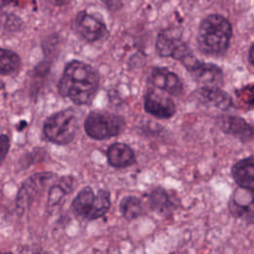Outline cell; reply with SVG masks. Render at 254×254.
<instances>
[{"mask_svg": "<svg viewBox=\"0 0 254 254\" xmlns=\"http://www.w3.org/2000/svg\"><path fill=\"white\" fill-rule=\"evenodd\" d=\"M29 254H48L47 252H44V251H42V250H36V251H32L31 253H29Z\"/></svg>", "mask_w": 254, "mask_h": 254, "instance_id": "obj_25", "label": "cell"}, {"mask_svg": "<svg viewBox=\"0 0 254 254\" xmlns=\"http://www.w3.org/2000/svg\"><path fill=\"white\" fill-rule=\"evenodd\" d=\"M10 149V138L6 134L0 135V164L8 155Z\"/></svg>", "mask_w": 254, "mask_h": 254, "instance_id": "obj_21", "label": "cell"}, {"mask_svg": "<svg viewBox=\"0 0 254 254\" xmlns=\"http://www.w3.org/2000/svg\"><path fill=\"white\" fill-rule=\"evenodd\" d=\"M228 208L232 216L254 223V191L238 187L230 196Z\"/></svg>", "mask_w": 254, "mask_h": 254, "instance_id": "obj_10", "label": "cell"}, {"mask_svg": "<svg viewBox=\"0 0 254 254\" xmlns=\"http://www.w3.org/2000/svg\"><path fill=\"white\" fill-rule=\"evenodd\" d=\"M149 81L154 87L174 96L179 95L183 90L180 77L167 67H154L151 71Z\"/></svg>", "mask_w": 254, "mask_h": 254, "instance_id": "obj_12", "label": "cell"}, {"mask_svg": "<svg viewBox=\"0 0 254 254\" xmlns=\"http://www.w3.org/2000/svg\"><path fill=\"white\" fill-rule=\"evenodd\" d=\"M58 177L54 173H37L28 178L20 188L17 197L16 206L20 212H23L36 197V195L44 190L48 183L57 180Z\"/></svg>", "mask_w": 254, "mask_h": 254, "instance_id": "obj_9", "label": "cell"}, {"mask_svg": "<svg viewBox=\"0 0 254 254\" xmlns=\"http://www.w3.org/2000/svg\"><path fill=\"white\" fill-rule=\"evenodd\" d=\"M73 178L65 176L58 179L57 182L51 187L48 194V207L53 208L57 206L62 198L68 193L72 189Z\"/></svg>", "mask_w": 254, "mask_h": 254, "instance_id": "obj_17", "label": "cell"}, {"mask_svg": "<svg viewBox=\"0 0 254 254\" xmlns=\"http://www.w3.org/2000/svg\"><path fill=\"white\" fill-rule=\"evenodd\" d=\"M150 207L157 214H168L171 212L173 203L169 193L162 188L154 189L149 195Z\"/></svg>", "mask_w": 254, "mask_h": 254, "instance_id": "obj_18", "label": "cell"}, {"mask_svg": "<svg viewBox=\"0 0 254 254\" xmlns=\"http://www.w3.org/2000/svg\"><path fill=\"white\" fill-rule=\"evenodd\" d=\"M99 88L98 72L88 64L73 60L67 63L59 80L58 91L75 105H88Z\"/></svg>", "mask_w": 254, "mask_h": 254, "instance_id": "obj_1", "label": "cell"}, {"mask_svg": "<svg viewBox=\"0 0 254 254\" xmlns=\"http://www.w3.org/2000/svg\"><path fill=\"white\" fill-rule=\"evenodd\" d=\"M71 27L78 37L88 43L101 41L109 34L105 23L86 11H79L75 15Z\"/></svg>", "mask_w": 254, "mask_h": 254, "instance_id": "obj_6", "label": "cell"}, {"mask_svg": "<svg viewBox=\"0 0 254 254\" xmlns=\"http://www.w3.org/2000/svg\"><path fill=\"white\" fill-rule=\"evenodd\" d=\"M119 209L127 220H133L143 213L142 202L134 195L124 196L119 203Z\"/></svg>", "mask_w": 254, "mask_h": 254, "instance_id": "obj_20", "label": "cell"}, {"mask_svg": "<svg viewBox=\"0 0 254 254\" xmlns=\"http://www.w3.org/2000/svg\"><path fill=\"white\" fill-rule=\"evenodd\" d=\"M144 108L147 113L161 119L172 117L176 112L174 101L153 89H149L144 97Z\"/></svg>", "mask_w": 254, "mask_h": 254, "instance_id": "obj_11", "label": "cell"}, {"mask_svg": "<svg viewBox=\"0 0 254 254\" xmlns=\"http://www.w3.org/2000/svg\"><path fill=\"white\" fill-rule=\"evenodd\" d=\"M198 95L202 102L222 110L228 109L232 104L231 97L219 87H201Z\"/></svg>", "mask_w": 254, "mask_h": 254, "instance_id": "obj_16", "label": "cell"}, {"mask_svg": "<svg viewBox=\"0 0 254 254\" xmlns=\"http://www.w3.org/2000/svg\"><path fill=\"white\" fill-rule=\"evenodd\" d=\"M12 0H0V10L4 9L6 6H8L10 4Z\"/></svg>", "mask_w": 254, "mask_h": 254, "instance_id": "obj_24", "label": "cell"}, {"mask_svg": "<svg viewBox=\"0 0 254 254\" xmlns=\"http://www.w3.org/2000/svg\"><path fill=\"white\" fill-rule=\"evenodd\" d=\"M248 60H249V63L254 66V43L251 45V47L249 49Z\"/></svg>", "mask_w": 254, "mask_h": 254, "instance_id": "obj_23", "label": "cell"}, {"mask_svg": "<svg viewBox=\"0 0 254 254\" xmlns=\"http://www.w3.org/2000/svg\"><path fill=\"white\" fill-rule=\"evenodd\" d=\"M231 176L239 188L254 191V156L236 162L231 168Z\"/></svg>", "mask_w": 254, "mask_h": 254, "instance_id": "obj_14", "label": "cell"}, {"mask_svg": "<svg viewBox=\"0 0 254 254\" xmlns=\"http://www.w3.org/2000/svg\"><path fill=\"white\" fill-rule=\"evenodd\" d=\"M55 3H57L58 5H62V4H64V2H65V0H53Z\"/></svg>", "mask_w": 254, "mask_h": 254, "instance_id": "obj_26", "label": "cell"}, {"mask_svg": "<svg viewBox=\"0 0 254 254\" xmlns=\"http://www.w3.org/2000/svg\"><path fill=\"white\" fill-rule=\"evenodd\" d=\"M218 126L224 133L242 142H247L254 137V128L239 116L223 115L218 119Z\"/></svg>", "mask_w": 254, "mask_h": 254, "instance_id": "obj_13", "label": "cell"}, {"mask_svg": "<svg viewBox=\"0 0 254 254\" xmlns=\"http://www.w3.org/2000/svg\"><path fill=\"white\" fill-rule=\"evenodd\" d=\"M101 3L109 10L112 12L118 11L122 7V0H100Z\"/></svg>", "mask_w": 254, "mask_h": 254, "instance_id": "obj_22", "label": "cell"}, {"mask_svg": "<svg viewBox=\"0 0 254 254\" xmlns=\"http://www.w3.org/2000/svg\"><path fill=\"white\" fill-rule=\"evenodd\" d=\"M125 119L106 111H91L84 120L86 135L94 140H105L119 135L125 128Z\"/></svg>", "mask_w": 254, "mask_h": 254, "instance_id": "obj_5", "label": "cell"}, {"mask_svg": "<svg viewBox=\"0 0 254 254\" xmlns=\"http://www.w3.org/2000/svg\"><path fill=\"white\" fill-rule=\"evenodd\" d=\"M110 206V192L106 190H99L94 193L90 187L81 189L71 202L73 213L77 217L88 221L104 216Z\"/></svg>", "mask_w": 254, "mask_h": 254, "instance_id": "obj_4", "label": "cell"}, {"mask_svg": "<svg viewBox=\"0 0 254 254\" xmlns=\"http://www.w3.org/2000/svg\"><path fill=\"white\" fill-rule=\"evenodd\" d=\"M78 129V115L72 108H66L49 116L43 125L47 140L57 145H67L75 137Z\"/></svg>", "mask_w": 254, "mask_h": 254, "instance_id": "obj_3", "label": "cell"}, {"mask_svg": "<svg viewBox=\"0 0 254 254\" xmlns=\"http://www.w3.org/2000/svg\"><path fill=\"white\" fill-rule=\"evenodd\" d=\"M22 62L19 55L11 50L0 48V75H10L21 67Z\"/></svg>", "mask_w": 254, "mask_h": 254, "instance_id": "obj_19", "label": "cell"}, {"mask_svg": "<svg viewBox=\"0 0 254 254\" xmlns=\"http://www.w3.org/2000/svg\"><path fill=\"white\" fill-rule=\"evenodd\" d=\"M107 162L114 168H126L133 165L136 161L135 154L131 147L125 143H113L106 151Z\"/></svg>", "mask_w": 254, "mask_h": 254, "instance_id": "obj_15", "label": "cell"}, {"mask_svg": "<svg viewBox=\"0 0 254 254\" xmlns=\"http://www.w3.org/2000/svg\"><path fill=\"white\" fill-rule=\"evenodd\" d=\"M183 64L194 80L202 84V87H219L223 82V72L216 64L201 63L193 55L187 58Z\"/></svg>", "mask_w": 254, "mask_h": 254, "instance_id": "obj_7", "label": "cell"}, {"mask_svg": "<svg viewBox=\"0 0 254 254\" xmlns=\"http://www.w3.org/2000/svg\"><path fill=\"white\" fill-rule=\"evenodd\" d=\"M0 254H13L11 252H0Z\"/></svg>", "mask_w": 254, "mask_h": 254, "instance_id": "obj_27", "label": "cell"}, {"mask_svg": "<svg viewBox=\"0 0 254 254\" xmlns=\"http://www.w3.org/2000/svg\"><path fill=\"white\" fill-rule=\"evenodd\" d=\"M156 51L161 57L173 58L182 63L192 55L179 33L172 29L163 30L159 33L156 40Z\"/></svg>", "mask_w": 254, "mask_h": 254, "instance_id": "obj_8", "label": "cell"}, {"mask_svg": "<svg viewBox=\"0 0 254 254\" xmlns=\"http://www.w3.org/2000/svg\"><path fill=\"white\" fill-rule=\"evenodd\" d=\"M231 37L232 27L229 21L219 14H211L199 24L197 46L205 55L219 56L228 49Z\"/></svg>", "mask_w": 254, "mask_h": 254, "instance_id": "obj_2", "label": "cell"}]
</instances>
